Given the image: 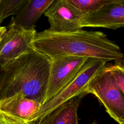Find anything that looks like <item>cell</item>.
Returning a JSON list of instances; mask_svg holds the SVG:
<instances>
[{
	"label": "cell",
	"instance_id": "obj_1",
	"mask_svg": "<svg viewBox=\"0 0 124 124\" xmlns=\"http://www.w3.org/2000/svg\"><path fill=\"white\" fill-rule=\"evenodd\" d=\"M33 49L49 59L63 56H76L107 61H124L119 46L104 33L79 29L66 33L45 30L37 33L31 43Z\"/></svg>",
	"mask_w": 124,
	"mask_h": 124
},
{
	"label": "cell",
	"instance_id": "obj_2",
	"mask_svg": "<svg viewBox=\"0 0 124 124\" xmlns=\"http://www.w3.org/2000/svg\"><path fill=\"white\" fill-rule=\"evenodd\" d=\"M50 60L33 48L10 62L3 69L0 100L17 93L43 105Z\"/></svg>",
	"mask_w": 124,
	"mask_h": 124
},
{
	"label": "cell",
	"instance_id": "obj_3",
	"mask_svg": "<svg viewBox=\"0 0 124 124\" xmlns=\"http://www.w3.org/2000/svg\"><path fill=\"white\" fill-rule=\"evenodd\" d=\"M108 61L88 58L77 76L56 96L43 105L27 124H39L47 115L72 98L85 93L92 79L106 65Z\"/></svg>",
	"mask_w": 124,
	"mask_h": 124
},
{
	"label": "cell",
	"instance_id": "obj_4",
	"mask_svg": "<svg viewBox=\"0 0 124 124\" xmlns=\"http://www.w3.org/2000/svg\"><path fill=\"white\" fill-rule=\"evenodd\" d=\"M86 93L94 94L112 118L119 124H124V93L116 85L107 65L92 79Z\"/></svg>",
	"mask_w": 124,
	"mask_h": 124
},
{
	"label": "cell",
	"instance_id": "obj_5",
	"mask_svg": "<svg viewBox=\"0 0 124 124\" xmlns=\"http://www.w3.org/2000/svg\"><path fill=\"white\" fill-rule=\"evenodd\" d=\"M88 58L63 56L50 59L46 91L43 105L56 96L75 78Z\"/></svg>",
	"mask_w": 124,
	"mask_h": 124
},
{
	"label": "cell",
	"instance_id": "obj_6",
	"mask_svg": "<svg viewBox=\"0 0 124 124\" xmlns=\"http://www.w3.org/2000/svg\"><path fill=\"white\" fill-rule=\"evenodd\" d=\"M35 28L25 29L11 20L0 44V65L3 69L10 62L32 48Z\"/></svg>",
	"mask_w": 124,
	"mask_h": 124
},
{
	"label": "cell",
	"instance_id": "obj_7",
	"mask_svg": "<svg viewBox=\"0 0 124 124\" xmlns=\"http://www.w3.org/2000/svg\"><path fill=\"white\" fill-rule=\"evenodd\" d=\"M49 24L47 30L56 33H66L82 29L79 20L83 13L69 0H54L44 13Z\"/></svg>",
	"mask_w": 124,
	"mask_h": 124
},
{
	"label": "cell",
	"instance_id": "obj_8",
	"mask_svg": "<svg viewBox=\"0 0 124 124\" xmlns=\"http://www.w3.org/2000/svg\"><path fill=\"white\" fill-rule=\"evenodd\" d=\"M80 27L116 30L124 26V0H115L93 12L83 14Z\"/></svg>",
	"mask_w": 124,
	"mask_h": 124
},
{
	"label": "cell",
	"instance_id": "obj_9",
	"mask_svg": "<svg viewBox=\"0 0 124 124\" xmlns=\"http://www.w3.org/2000/svg\"><path fill=\"white\" fill-rule=\"evenodd\" d=\"M41 106L39 102L17 93L0 100V113L16 124H27Z\"/></svg>",
	"mask_w": 124,
	"mask_h": 124
},
{
	"label": "cell",
	"instance_id": "obj_10",
	"mask_svg": "<svg viewBox=\"0 0 124 124\" xmlns=\"http://www.w3.org/2000/svg\"><path fill=\"white\" fill-rule=\"evenodd\" d=\"M54 0H28L12 20L25 29L35 28V24Z\"/></svg>",
	"mask_w": 124,
	"mask_h": 124
},
{
	"label": "cell",
	"instance_id": "obj_11",
	"mask_svg": "<svg viewBox=\"0 0 124 124\" xmlns=\"http://www.w3.org/2000/svg\"><path fill=\"white\" fill-rule=\"evenodd\" d=\"M86 94L77 96L62 104L45 117L39 124H78V109Z\"/></svg>",
	"mask_w": 124,
	"mask_h": 124
},
{
	"label": "cell",
	"instance_id": "obj_12",
	"mask_svg": "<svg viewBox=\"0 0 124 124\" xmlns=\"http://www.w3.org/2000/svg\"><path fill=\"white\" fill-rule=\"evenodd\" d=\"M115 0H69L70 2L83 14L96 11Z\"/></svg>",
	"mask_w": 124,
	"mask_h": 124
},
{
	"label": "cell",
	"instance_id": "obj_13",
	"mask_svg": "<svg viewBox=\"0 0 124 124\" xmlns=\"http://www.w3.org/2000/svg\"><path fill=\"white\" fill-rule=\"evenodd\" d=\"M28 0H0V19L16 15Z\"/></svg>",
	"mask_w": 124,
	"mask_h": 124
},
{
	"label": "cell",
	"instance_id": "obj_14",
	"mask_svg": "<svg viewBox=\"0 0 124 124\" xmlns=\"http://www.w3.org/2000/svg\"><path fill=\"white\" fill-rule=\"evenodd\" d=\"M116 62L115 64L107 65L108 69L118 88L124 93V61Z\"/></svg>",
	"mask_w": 124,
	"mask_h": 124
},
{
	"label": "cell",
	"instance_id": "obj_15",
	"mask_svg": "<svg viewBox=\"0 0 124 124\" xmlns=\"http://www.w3.org/2000/svg\"><path fill=\"white\" fill-rule=\"evenodd\" d=\"M0 124H16L0 113Z\"/></svg>",
	"mask_w": 124,
	"mask_h": 124
},
{
	"label": "cell",
	"instance_id": "obj_16",
	"mask_svg": "<svg viewBox=\"0 0 124 124\" xmlns=\"http://www.w3.org/2000/svg\"><path fill=\"white\" fill-rule=\"evenodd\" d=\"M6 31H7V29L5 27L0 26V44L2 38L4 34L6 32Z\"/></svg>",
	"mask_w": 124,
	"mask_h": 124
},
{
	"label": "cell",
	"instance_id": "obj_17",
	"mask_svg": "<svg viewBox=\"0 0 124 124\" xmlns=\"http://www.w3.org/2000/svg\"><path fill=\"white\" fill-rule=\"evenodd\" d=\"M3 70L2 68V67H1V66L0 65V80H1V76L3 73Z\"/></svg>",
	"mask_w": 124,
	"mask_h": 124
},
{
	"label": "cell",
	"instance_id": "obj_18",
	"mask_svg": "<svg viewBox=\"0 0 124 124\" xmlns=\"http://www.w3.org/2000/svg\"><path fill=\"white\" fill-rule=\"evenodd\" d=\"M90 124H98L96 122H93V123H91Z\"/></svg>",
	"mask_w": 124,
	"mask_h": 124
},
{
	"label": "cell",
	"instance_id": "obj_19",
	"mask_svg": "<svg viewBox=\"0 0 124 124\" xmlns=\"http://www.w3.org/2000/svg\"><path fill=\"white\" fill-rule=\"evenodd\" d=\"M2 22V21L1 20V19H0V24H1V23Z\"/></svg>",
	"mask_w": 124,
	"mask_h": 124
}]
</instances>
